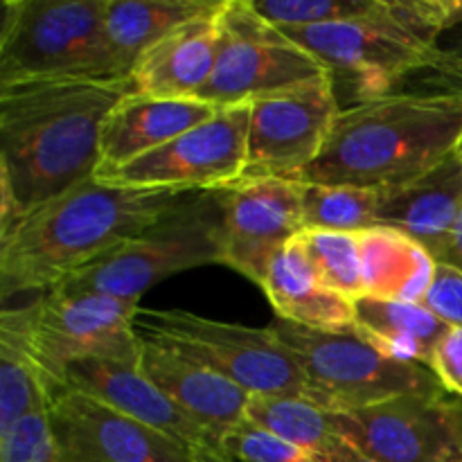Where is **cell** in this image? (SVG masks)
Listing matches in <instances>:
<instances>
[{"mask_svg": "<svg viewBox=\"0 0 462 462\" xmlns=\"http://www.w3.org/2000/svg\"><path fill=\"white\" fill-rule=\"evenodd\" d=\"M129 93L131 75L0 88V237L50 199L95 176L104 120Z\"/></svg>", "mask_w": 462, "mask_h": 462, "instance_id": "6da1fadb", "label": "cell"}, {"mask_svg": "<svg viewBox=\"0 0 462 462\" xmlns=\"http://www.w3.org/2000/svg\"><path fill=\"white\" fill-rule=\"evenodd\" d=\"M192 192L99 183L95 176L23 217L0 237V296L52 291L102 260Z\"/></svg>", "mask_w": 462, "mask_h": 462, "instance_id": "7a4b0ae2", "label": "cell"}, {"mask_svg": "<svg viewBox=\"0 0 462 462\" xmlns=\"http://www.w3.org/2000/svg\"><path fill=\"white\" fill-rule=\"evenodd\" d=\"M462 97L400 93L343 106L300 183L391 189L411 183L456 152Z\"/></svg>", "mask_w": 462, "mask_h": 462, "instance_id": "3957f363", "label": "cell"}, {"mask_svg": "<svg viewBox=\"0 0 462 462\" xmlns=\"http://www.w3.org/2000/svg\"><path fill=\"white\" fill-rule=\"evenodd\" d=\"M278 30L314 54L334 84L343 81L356 104L397 93L422 72L445 32V16L442 0H379L365 16Z\"/></svg>", "mask_w": 462, "mask_h": 462, "instance_id": "277c9868", "label": "cell"}, {"mask_svg": "<svg viewBox=\"0 0 462 462\" xmlns=\"http://www.w3.org/2000/svg\"><path fill=\"white\" fill-rule=\"evenodd\" d=\"M99 77H125L104 30V0H5L0 88Z\"/></svg>", "mask_w": 462, "mask_h": 462, "instance_id": "5b68a950", "label": "cell"}, {"mask_svg": "<svg viewBox=\"0 0 462 462\" xmlns=\"http://www.w3.org/2000/svg\"><path fill=\"white\" fill-rule=\"evenodd\" d=\"M210 264L224 266V212L217 189L188 194L143 233L54 289L140 302L153 284Z\"/></svg>", "mask_w": 462, "mask_h": 462, "instance_id": "8992f818", "label": "cell"}, {"mask_svg": "<svg viewBox=\"0 0 462 462\" xmlns=\"http://www.w3.org/2000/svg\"><path fill=\"white\" fill-rule=\"evenodd\" d=\"M271 328L296 356L305 397L328 413H350L409 393H447L427 365L391 359L355 329L316 332L280 319Z\"/></svg>", "mask_w": 462, "mask_h": 462, "instance_id": "52a82bcc", "label": "cell"}, {"mask_svg": "<svg viewBox=\"0 0 462 462\" xmlns=\"http://www.w3.org/2000/svg\"><path fill=\"white\" fill-rule=\"evenodd\" d=\"M135 329L147 341L224 374L248 395L305 397L296 356L271 325L255 329L183 310H140Z\"/></svg>", "mask_w": 462, "mask_h": 462, "instance_id": "ba28073f", "label": "cell"}, {"mask_svg": "<svg viewBox=\"0 0 462 462\" xmlns=\"http://www.w3.org/2000/svg\"><path fill=\"white\" fill-rule=\"evenodd\" d=\"M328 75L314 54L260 16L251 0H224L217 61L199 99L237 106Z\"/></svg>", "mask_w": 462, "mask_h": 462, "instance_id": "9c48e42d", "label": "cell"}, {"mask_svg": "<svg viewBox=\"0 0 462 462\" xmlns=\"http://www.w3.org/2000/svg\"><path fill=\"white\" fill-rule=\"evenodd\" d=\"M138 314L140 302L135 300L52 289L25 305L27 337L32 352L59 391L63 388V373L75 361L140 364Z\"/></svg>", "mask_w": 462, "mask_h": 462, "instance_id": "30bf717a", "label": "cell"}, {"mask_svg": "<svg viewBox=\"0 0 462 462\" xmlns=\"http://www.w3.org/2000/svg\"><path fill=\"white\" fill-rule=\"evenodd\" d=\"M251 104L221 106L210 120L117 170L95 171L99 183L138 189L215 192L237 183L246 165Z\"/></svg>", "mask_w": 462, "mask_h": 462, "instance_id": "8fae6325", "label": "cell"}, {"mask_svg": "<svg viewBox=\"0 0 462 462\" xmlns=\"http://www.w3.org/2000/svg\"><path fill=\"white\" fill-rule=\"evenodd\" d=\"M329 418L338 438L365 460L449 462L462 454V400L449 393H409Z\"/></svg>", "mask_w": 462, "mask_h": 462, "instance_id": "7c38bea8", "label": "cell"}, {"mask_svg": "<svg viewBox=\"0 0 462 462\" xmlns=\"http://www.w3.org/2000/svg\"><path fill=\"white\" fill-rule=\"evenodd\" d=\"M341 108L332 75L251 102L242 179H300Z\"/></svg>", "mask_w": 462, "mask_h": 462, "instance_id": "4fadbf2b", "label": "cell"}, {"mask_svg": "<svg viewBox=\"0 0 462 462\" xmlns=\"http://www.w3.org/2000/svg\"><path fill=\"white\" fill-rule=\"evenodd\" d=\"M50 422L59 462H197V447L75 388L63 386L54 393Z\"/></svg>", "mask_w": 462, "mask_h": 462, "instance_id": "5bb4252c", "label": "cell"}, {"mask_svg": "<svg viewBox=\"0 0 462 462\" xmlns=\"http://www.w3.org/2000/svg\"><path fill=\"white\" fill-rule=\"evenodd\" d=\"M217 194L224 212V266L260 287L271 260L305 230L300 185L289 179H242Z\"/></svg>", "mask_w": 462, "mask_h": 462, "instance_id": "9a60e30c", "label": "cell"}, {"mask_svg": "<svg viewBox=\"0 0 462 462\" xmlns=\"http://www.w3.org/2000/svg\"><path fill=\"white\" fill-rule=\"evenodd\" d=\"M140 341L143 373L208 433L212 445H219L226 433L246 420L251 395L244 388L170 347L143 337Z\"/></svg>", "mask_w": 462, "mask_h": 462, "instance_id": "2e32d148", "label": "cell"}, {"mask_svg": "<svg viewBox=\"0 0 462 462\" xmlns=\"http://www.w3.org/2000/svg\"><path fill=\"white\" fill-rule=\"evenodd\" d=\"M63 386L86 393L185 445L201 447L210 442L208 433L143 373L140 364L111 359L75 361L63 373Z\"/></svg>", "mask_w": 462, "mask_h": 462, "instance_id": "e0dca14e", "label": "cell"}, {"mask_svg": "<svg viewBox=\"0 0 462 462\" xmlns=\"http://www.w3.org/2000/svg\"><path fill=\"white\" fill-rule=\"evenodd\" d=\"M462 219V162L456 152L420 179L379 189V226L422 244L438 262L449 248Z\"/></svg>", "mask_w": 462, "mask_h": 462, "instance_id": "ac0fdd59", "label": "cell"}, {"mask_svg": "<svg viewBox=\"0 0 462 462\" xmlns=\"http://www.w3.org/2000/svg\"><path fill=\"white\" fill-rule=\"evenodd\" d=\"M221 3L224 0L144 50L131 70L135 93L162 99H199L217 61Z\"/></svg>", "mask_w": 462, "mask_h": 462, "instance_id": "d6986e66", "label": "cell"}, {"mask_svg": "<svg viewBox=\"0 0 462 462\" xmlns=\"http://www.w3.org/2000/svg\"><path fill=\"white\" fill-rule=\"evenodd\" d=\"M221 106L203 99H162L129 93L113 106L99 135V167L117 170L210 120Z\"/></svg>", "mask_w": 462, "mask_h": 462, "instance_id": "ffe728a7", "label": "cell"}, {"mask_svg": "<svg viewBox=\"0 0 462 462\" xmlns=\"http://www.w3.org/2000/svg\"><path fill=\"white\" fill-rule=\"evenodd\" d=\"M260 289L269 298L275 319L316 332L355 329V302L320 282L296 237L271 260Z\"/></svg>", "mask_w": 462, "mask_h": 462, "instance_id": "44dd1931", "label": "cell"}, {"mask_svg": "<svg viewBox=\"0 0 462 462\" xmlns=\"http://www.w3.org/2000/svg\"><path fill=\"white\" fill-rule=\"evenodd\" d=\"M365 296L420 302L431 287L438 260L409 235L388 226L359 233Z\"/></svg>", "mask_w": 462, "mask_h": 462, "instance_id": "7402d4cb", "label": "cell"}, {"mask_svg": "<svg viewBox=\"0 0 462 462\" xmlns=\"http://www.w3.org/2000/svg\"><path fill=\"white\" fill-rule=\"evenodd\" d=\"M447 329L449 325L420 302L379 300L368 296L355 300V334L395 361L429 368L433 350Z\"/></svg>", "mask_w": 462, "mask_h": 462, "instance_id": "603a6c76", "label": "cell"}, {"mask_svg": "<svg viewBox=\"0 0 462 462\" xmlns=\"http://www.w3.org/2000/svg\"><path fill=\"white\" fill-rule=\"evenodd\" d=\"M219 0H104V30L120 75L129 77L147 48Z\"/></svg>", "mask_w": 462, "mask_h": 462, "instance_id": "cb8c5ba5", "label": "cell"}, {"mask_svg": "<svg viewBox=\"0 0 462 462\" xmlns=\"http://www.w3.org/2000/svg\"><path fill=\"white\" fill-rule=\"evenodd\" d=\"M54 393L57 386L32 352L25 307H5L0 314V429L32 411L50 409Z\"/></svg>", "mask_w": 462, "mask_h": 462, "instance_id": "d4e9b609", "label": "cell"}, {"mask_svg": "<svg viewBox=\"0 0 462 462\" xmlns=\"http://www.w3.org/2000/svg\"><path fill=\"white\" fill-rule=\"evenodd\" d=\"M246 420L275 438L341 462L347 445L338 438L328 411L302 395H251Z\"/></svg>", "mask_w": 462, "mask_h": 462, "instance_id": "484cf974", "label": "cell"}, {"mask_svg": "<svg viewBox=\"0 0 462 462\" xmlns=\"http://www.w3.org/2000/svg\"><path fill=\"white\" fill-rule=\"evenodd\" d=\"M298 185H300L305 230L364 233L379 226V189L300 183V180Z\"/></svg>", "mask_w": 462, "mask_h": 462, "instance_id": "4316f807", "label": "cell"}, {"mask_svg": "<svg viewBox=\"0 0 462 462\" xmlns=\"http://www.w3.org/2000/svg\"><path fill=\"white\" fill-rule=\"evenodd\" d=\"M296 242L325 287L352 302L365 296L359 233L307 228L296 235Z\"/></svg>", "mask_w": 462, "mask_h": 462, "instance_id": "83f0119b", "label": "cell"}, {"mask_svg": "<svg viewBox=\"0 0 462 462\" xmlns=\"http://www.w3.org/2000/svg\"><path fill=\"white\" fill-rule=\"evenodd\" d=\"M255 12L275 27H310L365 16L379 0H251Z\"/></svg>", "mask_w": 462, "mask_h": 462, "instance_id": "f1b7e54d", "label": "cell"}, {"mask_svg": "<svg viewBox=\"0 0 462 462\" xmlns=\"http://www.w3.org/2000/svg\"><path fill=\"white\" fill-rule=\"evenodd\" d=\"M219 447L239 462H334L319 451L302 449L291 442L280 440L248 420L226 433Z\"/></svg>", "mask_w": 462, "mask_h": 462, "instance_id": "f546056e", "label": "cell"}, {"mask_svg": "<svg viewBox=\"0 0 462 462\" xmlns=\"http://www.w3.org/2000/svg\"><path fill=\"white\" fill-rule=\"evenodd\" d=\"M0 462H59L50 409L32 411L0 429Z\"/></svg>", "mask_w": 462, "mask_h": 462, "instance_id": "4dcf8cb0", "label": "cell"}, {"mask_svg": "<svg viewBox=\"0 0 462 462\" xmlns=\"http://www.w3.org/2000/svg\"><path fill=\"white\" fill-rule=\"evenodd\" d=\"M411 81L415 93L462 97V25L442 32L429 66Z\"/></svg>", "mask_w": 462, "mask_h": 462, "instance_id": "1f68e13d", "label": "cell"}, {"mask_svg": "<svg viewBox=\"0 0 462 462\" xmlns=\"http://www.w3.org/2000/svg\"><path fill=\"white\" fill-rule=\"evenodd\" d=\"M420 305L449 328H462V271L438 262L431 287L427 289Z\"/></svg>", "mask_w": 462, "mask_h": 462, "instance_id": "d6a6232c", "label": "cell"}, {"mask_svg": "<svg viewBox=\"0 0 462 462\" xmlns=\"http://www.w3.org/2000/svg\"><path fill=\"white\" fill-rule=\"evenodd\" d=\"M429 370L451 397L462 400V328H449L433 350Z\"/></svg>", "mask_w": 462, "mask_h": 462, "instance_id": "836d02e7", "label": "cell"}, {"mask_svg": "<svg viewBox=\"0 0 462 462\" xmlns=\"http://www.w3.org/2000/svg\"><path fill=\"white\" fill-rule=\"evenodd\" d=\"M440 262L442 264H449V266H454V269L462 271V219H460L458 230H456L454 239H451L449 248H447L445 255L440 257Z\"/></svg>", "mask_w": 462, "mask_h": 462, "instance_id": "e575fe53", "label": "cell"}, {"mask_svg": "<svg viewBox=\"0 0 462 462\" xmlns=\"http://www.w3.org/2000/svg\"><path fill=\"white\" fill-rule=\"evenodd\" d=\"M197 462H239V460H235L230 454H226L219 445L206 442V445L197 447Z\"/></svg>", "mask_w": 462, "mask_h": 462, "instance_id": "d590c367", "label": "cell"}, {"mask_svg": "<svg viewBox=\"0 0 462 462\" xmlns=\"http://www.w3.org/2000/svg\"><path fill=\"white\" fill-rule=\"evenodd\" d=\"M341 462H373V460H365V458H361V456L356 454V451H352L350 447H347L346 456H343V460H341ZM449 462H462V454L458 456V458H454V460H449Z\"/></svg>", "mask_w": 462, "mask_h": 462, "instance_id": "8d00e7d4", "label": "cell"}, {"mask_svg": "<svg viewBox=\"0 0 462 462\" xmlns=\"http://www.w3.org/2000/svg\"><path fill=\"white\" fill-rule=\"evenodd\" d=\"M456 156H458V161L462 162V134H460V138H458V144H456Z\"/></svg>", "mask_w": 462, "mask_h": 462, "instance_id": "74e56055", "label": "cell"}]
</instances>
